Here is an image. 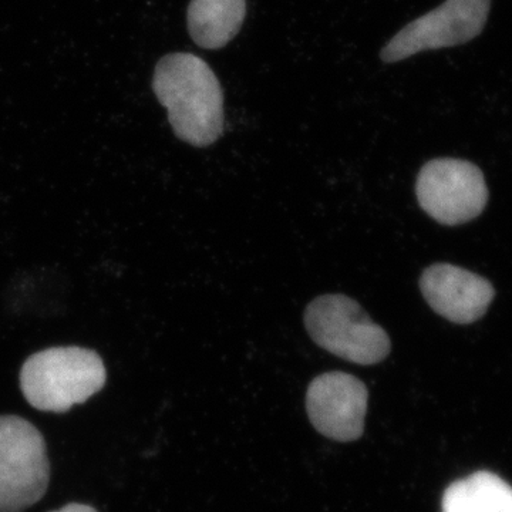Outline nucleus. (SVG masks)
I'll use <instances>...</instances> for the list:
<instances>
[{
	"instance_id": "nucleus-1",
	"label": "nucleus",
	"mask_w": 512,
	"mask_h": 512,
	"mask_svg": "<svg viewBox=\"0 0 512 512\" xmlns=\"http://www.w3.org/2000/svg\"><path fill=\"white\" fill-rule=\"evenodd\" d=\"M153 90L168 111L175 136L207 147L224 131V92L208 63L192 53H171L157 63Z\"/></svg>"
},
{
	"instance_id": "nucleus-7",
	"label": "nucleus",
	"mask_w": 512,
	"mask_h": 512,
	"mask_svg": "<svg viewBox=\"0 0 512 512\" xmlns=\"http://www.w3.org/2000/svg\"><path fill=\"white\" fill-rule=\"evenodd\" d=\"M369 392L362 380L343 372L323 373L306 393V410L316 430L328 439L355 441L365 430Z\"/></svg>"
},
{
	"instance_id": "nucleus-9",
	"label": "nucleus",
	"mask_w": 512,
	"mask_h": 512,
	"mask_svg": "<svg viewBox=\"0 0 512 512\" xmlns=\"http://www.w3.org/2000/svg\"><path fill=\"white\" fill-rule=\"evenodd\" d=\"M245 15L247 0H191L188 32L202 49H222L238 35Z\"/></svg>"
},
{
	"instance_id": "nucleus-4",
	"label": "nucleus",
	"mask_w": 512,
	"mask_h": 512,
	"mask_svg": "<svg viewBox=\"0 0 512 512\" xmlns=\"http://www.w3.org/2000/svg\"><path fill=\"white\" fill-rule=\"evenodd\" d=\"M50 467L42 434L28 420L0 416V512H22L45 495Z\"/></svg>"
},
{
	"instance_id": "nucleus-10",
	"label": "nucleus",
	"mask_w": 512,
	"mask_h": 512,
	"mask_svg": "<svg viewBox=\"0 0 512 512\" xmlns=\"http://www.w3.org/2000/svg\"><path fill=\"white\" fill-rule=\"evenodd\" d=\"M443 512H512V487L490 471L456 481L443 495Z\"/></svg>"
},
{
	"instance_id": "nucleus-3",
	"label": "nucleus",
	"mask_w": 512,
	"mask_h": 512,
	"mask_svg": "<svg viewBox=\"0 0 512 512\" xmlns=\"http://www.w3.org/2000/svg\"><path fill=\"white\" fill-rule=\"evenodd\" d=\"M305 326L319 348L356 365L383 362L392 349L386 330L342 293L322 295L309 303Z\"/></svg>"
},
{
	"instance_id": "nucleus-6",
	"label": "nucleus",
	"mask_w": 512,
	"mask_h": 512,
	"mask_svg": "<svg viewBox=\"0 0 512 512\" xmlns=\"http://www.w3.org/2000/svg\"><path fill=\"white\" fill-rule=\"evenodd\" d=\"M490 9L491 0H446L404 26L380 57L384 63H396L426 50L464 45L483 32Z\"/></svg>"
},
{
	"instance_id": "nucleus-2",
	"label": "nucleus",
	"mask_w": 512,
	"mask_h": 512,
	"mask_svg": "<svg viewBox=\"0 0 512 512\" xmlns=\"http://www.w3.org/2000/svg\"><path fill=\"white\" fill-rule=\"evenodd\" d=\"M103 360L94 350L66 346L35 353L20 370V389L40 412L66 413L106 384Z\"/></svg>"
},
{
	"instance_id": "nucleus-8",
	"label": "nucleus",
	"mask_w": 512,
	"mask_h": 512,
	"mask_svg": "<svg viewBox=\"0 0 512 512\" xmlns=\"http://www.w3.org/2000/svg\"><path fill=\"white\" fill-rule=\"evenodd\" d=\"M420 289L437 315L457 325L483 318L495 296L493 285L483 276L450 264L424 269Z\"/></svg>"
},
{
	"instance_id": "nucleus-5",
	"label": "nucleus",
	"mask_w": 512,
	"mask_h": 512,
	"mask_svg": "<svg viewBox=\"0 0 512 512\" xmlns=\"http://www.w3.org/2000/svg\"><path fill=\"white\" fill-rule=\"evenodd\" d=\"M421 210L439 224L454 227L473 221L484 211L488 188L483 171L468 161L436 158L417 175Z\"/></svg>"
},
{
	"instance_id": "nucleus-11",
	"label": "nucleus",
	"mask_w": 512,
	"mask_h": 512,
	"mask_svg": "<svg viewBox=\"0 0 512 512\" xmlns=\"http://www.w3.org/2000/svg\"><path fill=\"white\" fill-rule=\"evenodd\" d=\"M53 512H97L90 505L84 504H69L66 507H63L62 510L53 511Z\"/></svg>"
}]
</instances>
